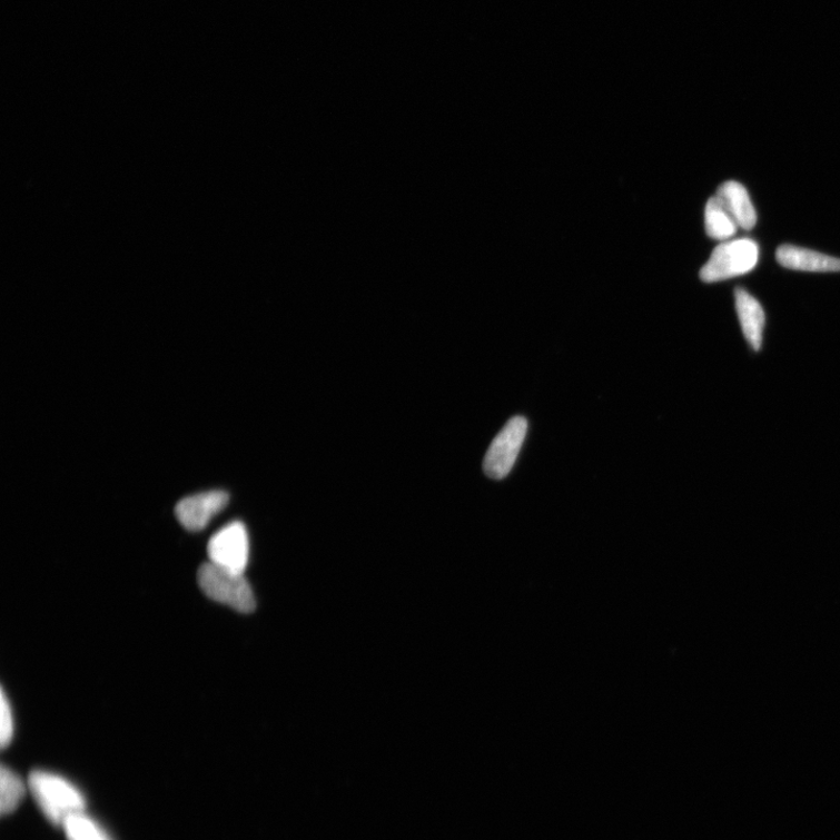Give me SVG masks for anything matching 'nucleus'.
Masks as SVG:
<instances>
[{"instance_id": "nucleus-1", "label": "nucleus", "mask_w": 840, "mask_h": 840, "mask_svg": "<svg viewBox=\"0 0 840 840\" xmlns=\"http://www.w3.org/2000/svg\"><path fill=\"white\" fill-rule=\"evenodd\" d=\"M29 789L45 818L62 827L71 814L86 811L87 800L82 791L68 779L48 771H33Z\"/></svg>"}, {"instance_id": "nucleus-2", "label": "nucleus", "mask_w": 840, "mask_h": 840, "mask_svg": "<svg viewBox=\"0 0 840 840\" xmlns=\"http://www.w3.org/2000/svg\"><path fill=\"white\" fill-rule=\"evenodd\" d=\"M198 582L204 593L233 610L249 614L256 609V599L245 573H237L211 562L198 571Z\"/></svg>"}, {"instance_id": "nucleus-3", "label": "nucleus", "mask_w": 840, "mask_h": 840, "mask_svg": "<svg viewBox=\"0 0 840 840\" xmlns=\"http://www.w3.org/2000/svg\"><path fill=\"white\" fill-rule=\"evenodd\" d=\"M759 254L751 238L725 241L713 250L700 276L705 283H717L747 275L757 267Z\"/></svg>"}, {"instance_id": "nucleus-4", "label": "nucleus", "mask_w": 840, "mask_h": 840, "mask_svg": "<svg viewBox=\"0 0 840 840\" xmlns=\"http://www.w3.org/2000/svg\"><path fill=\"white\" fill-rule=\"evenodd\" d=\"M527 432L523 417L512 418L495 437L484 461V471L491 478L502 480L513 470Z\"/></svg>"}, {"instance_id": "nucleus-5", "label": "nucleus", "mask_w": 840, "mask_h": 840, "mask_svg": "<svg viewBox=\"0 0 840 840\" xmlns=\"http://www.w3.org/2000/svg\"><path fill=\"white\" fill-rule=\"evenodd\" d=\"M207 550L213 564L245 573L250 555L246 525L243 522L229 523L210 538Z\"/></svg>"}, {"instance_id": "nucleus-6", "label": "nucleus", "mask_w": 840, "mask_h": 840, "mask_svg": "<svg viewBox=\"0 0 840 840\" xmlns=\"http://www.w3.org/2000/svg\"><path fill=\"white\" fill-rule=\"evenodd\" d=\"M229 503V494L210 491L182 498L176 507V516L185 530L201 532Z\"/></svg>"}, {"instance_id": "nucleus-7", "label": "nucleus", "mask_w": 840, "mask_h": 840, "mask_svg": "<svg viewBox=\"0 0 840 840\" xmlns=\"http://www.w3.org/2000/svg\"><path fill=\"white\" fill-rule=\"evenodd\" d=\"M735 310L747 343L759 353L763 346L765 315L763 307L749 291L738 287L734 291Z\"/></svg>"}, {"instance_id": "nucleus-8", "label": "nucleus", "mask_w": 840, "mask_h": 840, "mask_svg": "<svg viewBox=\"0 0 840 840\" xmlns=\"http://www.w3.org/2000/svg\"><path fill=\"white\" fill-rule=\"evenodd\" d=\"M783 268L806 273H839L840 259L810 249L783 245L777 251Z\"/></svg>"}, {"instance_id": "nucleus-9", "label": "nucleus", "mask_w": 840, "mask_h": 840, "mask_svg": "<svg viewBox=\"0 0 840 840\" xmlns=\"http://www.w3.org/2000/svg\"><path fill=\"white\" fill-rule=\"evenodd\" d=\"M732 216L739 228L752 230L757 225V211L749 191L740 182L727 181L720 185L714 196Z\"/></svg>"}, {"instance_id": "nucleus-10", "label": "nucleus", "mask_w": 840, "mask_h": 840, "mask_svg": "<svg viewBox=\"0 0 840 840\" xmlns=\"http://www.w3.org/2000/svg\"><path fill=\"white\" fill-rule=\"evenodd\" d=\"M738 225L722 204L712 197L705 207V230L717 241H728L738 230Z\"/></svg>"}, {"instance_id": "nucleus-11", "label": "nucleus", "mask_w": 840, "mask_h": 840, "mask_svg": "<svg viewBox=\"0 0 840 840\" xmlns=\"http://www.w3.org/2000/svg\"><path fill=\"white\" fill-rule=\"evenodd\" d=\"M68 840H115L111 834L86 811L71 814L62 824Z\"/></svg>"}, {"instance_id": "nucleus-12", "label": "nucleus", "mask_w": 840, "mask_h": 840, "mask_svg": "<svg viewBox=\"0 0 840 840\" xmlns=\"http://www.w3.org/2000/svg\"><path fill=\"white\" fill-rule=\"evenodd\" d=\"M27 795V785L21 778L7 765L0 771V812H14Z\"/></svg>"}, {"instance_id": "nucleus-13", "label": "nucleus", "mask_w": 840, "mask_h": 840, "mask_svg": "<svg viewBox=\"0 0 840 840\" xmlns=\"http://www.w3.org/2000/svg\"><path fill=\"white\" fill-rule=\"evenodd\" d=\"M14 734V720L12 708L9 699L7 698L6 690L2 689V698H0V745L2 749H7Z\"/></svg>"}]
</instances>
